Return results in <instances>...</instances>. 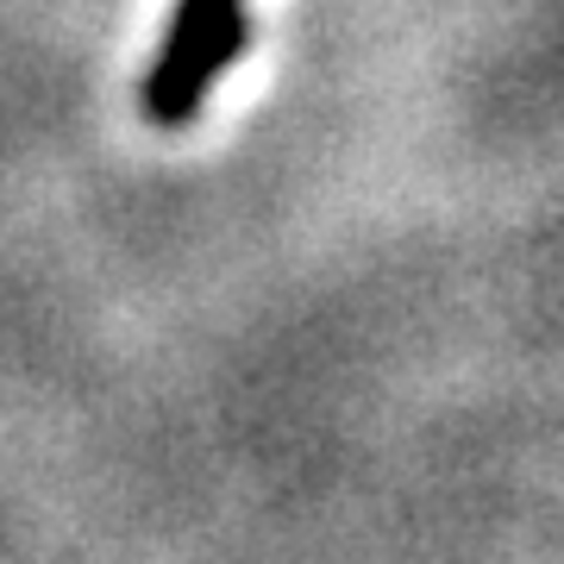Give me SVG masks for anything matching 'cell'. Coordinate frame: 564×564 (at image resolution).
Instances as JSON below:
<instances>
[{"instance_id": "1", "label": "cell", "mask_w": 564, "mask_h": 564, "mask_svg": "<svg viewBox=\"0 0 564 564\" xmlns=\"http://www.w3.org/2000/svg\"><path fill=\"white\" fill-rule=\"evenodd\" d=\"M251 25H245V0H176L170 32H163L158 57L139 82V107L151 126H188L207 107L214 82L239 63Z\"/></svg>"}]
</instances>
